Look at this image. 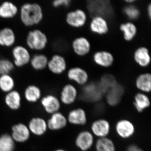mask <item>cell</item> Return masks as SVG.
I'll return each instance as SVG.
<instances>
[{"instance_id":"6da1fadb","label":"cell","mask_w":151,"mask_h":151,"mask_svg":"<svg viewBox=\"0 0 151 151\" xmlns=\"http://www.w3.org/2000/svg\"><path fill=\"white\" fill-rule=\"evenodd\" d=\"M19 14L22 23L27 27L39 24L44 17L42 7L36 3L23 4L20 9Z\"/></svg>"},{"instance_id":"7a4b0ae2","label":"cell","mask_w":151,"mask_h":151,"mask_svg":"<svg viewBox=\"0 0 151 151\" xmlns=\"http://www.w3.org/2000/svg\"><path fill=\"white\" fill-rule=\"evenodd\" d=\"M48 38L43 32L39 29H35L28 33L26 42L29 49L41 51L46 48L48 43Z\"/></svg>"},{"instance_id":"3957f363","label":"cell","mask_w":151,"mask_h":151,"mask_svg":"<svg viewBox=\"0 0 151 151\" xmlns=\"http://www.w3.org/2000/svg\"><path fill=\"white\" fill-rule=\"evenodd\" d=\"M116 135L122 139L127 140L134 137L136 132L134 124L129 119H119L115 125Z\"/></svg>"},{"instance_id":"277c9868","label":"cell","mask_w":151,"mask_h":151,"mask_svg":"<svg viewBox=\"0 0 151 151\" xmlns=\"http://www.w3.org/2000/svg\"><path fill=\"white\" fill-rule=\"evenodd\" d=\"M95 142V137L89 130H81L74 139V145L80 151L90 150L94 147Z\"/></svg>"},{"instance_id":"5b68a950","label":"cell","mask_w":151,"mask_h":151,"mask_svg":"<svg viewBox=\"0 0 151 151\" xmlns=\"http://www.w3.org/2000/svg\"><path fill=\"white\" fill-rule=\"evenodd\" d=\"M111 123L107 119L99 118L94 120L91 123L90 131L97 139L109 137L111 132Z\"/></svg>"},{"instance_id":"8992f818","label":"cell","mask_w":151,"mask_h":151,"mask_svg":"<svg viewBox=\"0 0 151 151\" xmlns=\"http://www.w3.org/2000/svg\"><path fill=\"white\" fill-rule=\"evenodd\" d=\"M12 55L14 65L17 67H22L30 63L31 56L28 49L25 47L18 45L12 50Z\"/></svg>"},{"instance_id":"52a82bcc","label":"cell","mask_w":151,"mask_h":151,"mask_svg":"<svg viewBox=\"0 0 151 151\" xmlns=\"http://www.w3.org/2000/svg\"><path fill=\"white\" fill-rule=\"evenodd\" d=\"M66 117L68 124L76 127H84L88 122V116L86 111L81 107L70 110Z\"/></svg>"},{"instance_id":"ba28073f","label":"cell","mask_w":151,"mask_h":151,"mask_svg":"<svg viewBox=\"0 0 151 151\" xmlns=\"http://www.w3.org/2000/svg\"><path fill=\"white\" fill-rule=\"evenodd\" d=\"M11 137L15 143H24L30 138L31 134L27 125L22 123L14 124L11 128Z\"/></svg>"},{"instance_id":"9c48e42d","label":"cell","mask_w":151,"mask_h":151,"mask_svg":"<svg viewBox=\"0 0 151 151\" xmlns=\"http://www.w3.org/2000/svg\"><path fill=\"white\" fill-rule=\"evenodd\" d=\"M78 97L77 88L73 84H67L61 89L59 100L61 104L66 106H70L76 103Z\"/></svg>"},{"instance_id":"30bf717a","label":"cell","mask_w":151,"mask_h":151,"mask_svg":"<svg viewBox=\"0 0 151 151\" xmlns=\"http://www.w3.org/2000/svg\"><path fill=\"white\" fill-rule=\"evenodd\" d=\"M87 21V15L85 12L81 9L70 11L65 17V21L68 25L74 28L84 26Z\"/></svg>"},{"instance_id":"8fae6325","label":"cell","mask_w":151,"mask_h":151,"mask_svg":"<svg viewBox=\"0 0 151 151\" xmlns=\"http://www.w3.org/2000/svg\"><path fill=\"white\" fill-rule=\"evenodd\" d=\"M41 105L47 113L52 115L60 111L61 104L59 98L54 94H49L42 97Z\"/></svg>"},{"instance_id":"7c38bea8","label":"cell","mask_w":151,"mask_h":151,"mask_svg":"<svg viewBox=\"0 0 151 151\" xmlns=\"http://www.w3.org/2000/svg\"><path fill=\"white\" fill-rule=\"evenodd\" d=\"M48 129L52 131H59L67 127V117L60 111L50 115L47 121Z\"/></svg>"},{"instance_id":"4fadbf2b","label":"cell","mask_w":151,"mask_h":151,"mask_svg":"<svg viewBox=\"0 0 151 151\" xmlns=\"http://www.w3.org/2000/svg\"><path fill=\"white\" fill-rule=\"evenodd\" d=\"M27 126L31 134L37 137L43 136L48 130L47 122L42 117H35L32 118Z\"/></svg>"},{"instance_id":"5bb4252c","label":"cell","mask_w":151,"mask_h":151,"mask_svg":"<svg viewBox=\"0 0 151 151\" xmlns=\"http://www.w3.org/2000/svg\"><path fill=\"white\" fill-rule=\"evenodd\" d=\"M47 68L53 74L59 75L63 73L67 68L65 58L59 54H55L49 59Z\"/></svg>"},{"instance_id":"9a60e30c","label":"cell","mask_w":151,"mask_h":151,"mask_svg":"<svg viewBox=\"0 0 151 151\" xmlns=\"http://www.w3.org/2000/svg\"><path fill=\"white\" fill-rule=\"evenodd\" d=\"M67 77L70 81H74L80 86H84L87 84L89 78L86 70L79 67L70 68L68 71Z\"/></svg>"},{"instance_id":"2e32d148","label":"cell","mask_w":151,"mask_h":151,"mask_svg":"<svg viewBox=\"0 0 151 151\" xmlns=\"http://www.w3.org/2000/svg\"><path fill=\"white\" fill-rule=\"evenodd\" d=\"M89 28L92 32L99 35H104L109 31L108 22L104 17L101 16H95L92 18Z\"/></svg>"},{"instance_id":"e0dca14e","label":"cell","mask_w":151,"mask_h":151,"mask_svg":"<svg viewBox=\"0 0 151 151\" xmlns=\"http://www.w3.org/2000/svg\"><path fill=\"white\" fill-rule=\"evenodd\" d=\"M72 47L73 51L77 55L84 56L90 52L91 45L87 38L80 37L76 38L73 41Z\"/></svg>"},{"instance_id":"ac0fdd59","label":"cell","mask_w":151,"mask_h":151,"mask_svg":"<svg viewBox=\"0 0 151 151\" xmlns=\"http://www.w3.org/2000/svg\"><path fill=\"white\" fill-rule=\"evenodd\" d=\"M22 101L21 94L15 89L6 93L4 97L5 104L12 111H17L20 109Z\"/></svg>"},{"instance_id":"d6986e66","label":"cell","mask_w":151,"mask_h":151,"mask_svg":"<svg viewBox=\"0 0 151 151\" xmlns=\"http://www.w3.org/2000/svg\"><path fill=\"white\" fill-rule=\"evenodd\" d=\"M133 105L137 112L142 113L150 106V97L146 93L138 92L134 96Z\"/></svg>"},{"instance_id":"ffe728a7","label":"cell","mask_w":151,"mask_h":151,"mask_svg":"<svg viewBox=\"0 0 151 151\" xmlns=\"http://www.w3.org/2000/svg\"><path fill=\"white\" fill-rule=\"evenodd\" d=\"M93 59L97 65L105 68L111 67L114 61V56L112 53L105 50L97 51L94 53Z\"/></svg>"},{"instance_id":"44dd1931","label":"cell","mask_w":151,"mask_h":151,"mask_svg":"<svg viewBox=\"0 0 151 151\" xmlns=\"http://www.w3.org/2000/svg\"><path fill=\"white\" fill-rule=\"evenodd\" d=\"M16 41L15 33L10 27L0 29V46L9 47L13 46Z\"/></svg>"},{"instance_id":"7402d4cb","label":"cell","mask_w":151,"mask_h":151,"mask_svg":"<svg viewBox=\"0 0 151 151\" xmlns=\"http://www.w3.org/2000/svg\"><path fill=\"white\" fill-rule=\"evenodd\" d=\"M19 12L17 6L10 1H5L0 4V18L11 19L16 16Z\"/></svg>"},{"instance_id":"603a6c76","label":"cell","mask_w":151,"mask_h":151,"mask_svg":"<svg viewBox=\"0 0 151 151\" xmlns=\"http://www.w3.org/2000/svg\"><path fill=\"white\" fill-rule=\"evenodd\" d=\"M134 58L136 63L141 67H147L150 63V55L149 50L145 47L137 49L134 52Z\"/></svg>"},{"instance_id":"cb8c5ba5","label":"cell","mask_w":151,"mask_h":151,"mask_svg":"<svg viewBox=\"0 0 151 151\" xmlns=\"http://www.w3.org/2000/svg\"><path fill=\"white\" fill-rule=\"evenodd\" d=\"M136 88L143 93H150L151 91V74L150 73H142L138 76L135 81Z\"/></svg>"},{"instance_id":"d4e9b609","label":"cell","mask_w":151,"mask_h":151,"mask_svg":"<svg viewBox=\"0 0 151 151\" xmlns=\"http://www.w3.org/2000/svg\"><path fill=\"white\" fill-rule=\"evenodd\" d=\"M24 95L25 99L29 103L37 102L42 98V91L39 86L34 84H30L26 87Z\"/></svg>"},{"instance_id":"484cf974","label":"cell","mask_w":151,"mask_h":151,"mask_svg":"<svg viewBox=\"0 0 151 151\" xmlns=\"http://www.w3.org/2000/svg\"><path fill=\"white\" fill-rule=\"evenodd\" d=\"M123 89L116 84L107 92V102L110 106H115L119 104L123 94Z\"/></svg>"},{"instance_id":"4316f807","label":"cell","mask_w":151,"mask_h":151,"mask_svg":"<svg viewBox=\"0 0 151 151\" xmlns=\"http://www.w3.org/2000/svg\"><path fill=\"white\" fill-rule=\"evenodd\" d=\"M94 147L95 151H116V144L109 137L97 139Z\"/></svg>"},{"instance_id":"83f0119b","label":"cell","mask_w":151,"mask_h":151,"mask_svg":"<svg viewBox=\"0 0 151 151\" xmlns=\"http://www.w3.org/2000/svg\"><path fill=\"white\" fill-rule=\"evenodd\" d=\"M119 28L123 32L124 40L128 42L133 40L137 32V26L131 22L123 23L120 25Z\"/></svg>"},{"instance_id":"f1b7e54d","label":"cell","mask_w":151,"mask_h":151,"mask_svg":"<svg viewBox=\"0 0 151 151\" xmlns=\"http://www.w3.org/2000/svg\"><path fill=\"white\" fill-rule=\"evenodd\" d=\"M48 58L43 54H37L31 57L29 63L34 70H41L47 68Z\"/></svg>"},{"instance_id":"f546056e","label":"cell","mask_w":151,"mask_h":151,"mask_svg":"<svg viewBox=\"0 0 151 151\" xmlns=\"http://www.w3.org/2000/svg\"><path fill=\"white\" fill-rule=\"evenodd\" d=\"M15 81L10 74L0 75V90L7 93L14 89Z\"/></svg>"},{"instance_id":"4dcf8cb0","label":"cell","mask_w":151,"mask_h":151,"mask_svg":"<svg viewBox=\"0 0 151 151\" xmlns=\"http://www.w3.org/2000/svg\"><path fill=\"white\" fill-rule=\"evenodd\" d=\"M16 143L10 134L4 133L0 135V151H15Z\"/></svg>"},{"instance_id":"1f68e13d","label":"cell","mask_w":151,"mask_h":151,"mask_svg":"<svg viewBox=\"0 0 151 151\" xmlns=\"http://www.w3.org/2000/svg\"><path fill=\"white\" fill-rule=\"evenodd\" d=\"M15 67L13 61L7 58L0 59V75L10 74Z\"/></svg>"},{"instance_id":"d6a6232c","label":"cell","mask_w":151,"mask_h":151,"mask_svg":"<svg viewBox=\"0 0 151 151\" xmlns=\"http://www.w3.org/2000/svg\"><path fill=\"white\" fill-rule=\"evenodd\" d=\"M124 12L129 19L132 20L137 19L140 14L139 11L137 8L132 5L125 7Z\"/></svg>"},{"instance_id":"836d02e7","label":"cell","mask_w":151,"mask_h":151,"mask_svg":"<svg viewBox=\"0 0 151 151\" xmlns=\"http://www.w3.org/2000/svg\"><path fill=\"white\" fill-rule=\"evenodd\" d=\"M71 1L70 0H55L53 1L52 5L55 8H59L61 6H68L70 4Z\"/></svg>"},{"instance_id":"e575fe53","label":"cell","mask_w":151,"mask_h":151,"mask_svg":"<svg viewBox=\"0 0 151 151\" xmlns=\"http://www.w3.org/2000/svg\"><path fill=\"white\" fill-rule=\"evenodd\" d=\"M126 151H144V150L137 145L131 144L128 146Z\"/></svg>"},{"instance_id":"d590c367","label":"cell","mask_w":151,"mask_h":151,"mask_svg":"<svg viewBox=\"0 0 151 151\" xmlns=\"http://www.w3.org/2000/svg\"><path fill=\"white\" fill-rule=\"evenodd\" d=\"M147 14L148 16L149 19H150L151 18V4H149L147 6Z\"/></svg>"},{"instance_id":"8d00e7d4","label":"cell","mask_w":151,"mask_h":151,"mask_svg":"<svg viewBox=\"0 0 151 151\" xmlns=\"http://www.w3.org/2000/svg\"><path fill=\"white\" fill-rule=\"evenodd\" d=\"M135 1V0H126L125 1L126 3L129 4H132V3L134 2Z\"/></svg>"},{"instance_id":"74e56055","label":"cell","mask_w":151,"mask_h":151,"mask_svg":"<svg viewBox=\"0 0 151 151\" xmlns=\"http://www.w3.org/2000/svg\"><path fill=\"white\" fill-rule=\"evenodd\" d=\"M54 151H67L66 150H64V149H56V150H54Z\"/></svg>"},{"instance_id":"f35d334b","label":"cell","mask_w":151,"mask_h":151,"mask_svg":"<svg viewBox=\"0 0 151 151\" xmlns=\"http://www.w3.org/2000/svg\"><path fill=\"white\" fill-rule=\"evenodd\" d=\"M0 59H1V56H0Z\"/></svg>"}]
</instances>
